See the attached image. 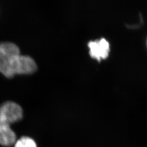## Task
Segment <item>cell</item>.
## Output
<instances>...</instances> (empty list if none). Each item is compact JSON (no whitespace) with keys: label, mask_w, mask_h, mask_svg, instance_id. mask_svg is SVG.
I'll return each mask as SVG.
<instances>
[{"label":"cell","mask_w":147,"mask_h":147,"mask_svg":"<svg viewBox=\"0 0 147 147\" xmlns=\"http://www.w3.org/2000/svg\"><path fill=\"white\" fill-rule=\"evenodd\" d=\"M89 54L92 58L100 61L108 57L110 52V45L105 38L89 42Z\"/></svg>","instance_id":"3"},{"label":"cell","mask_w":147,"mask_h":147,"mask_svg":"<svg viewBox=\"0 0 147 147\" xmlns=\"http://www.w3.org/2000/svg\"><path fill=\"white\" fill-rule=\"evenodd\" d=\"M16 135L11 124L0 116V145L9 147L16 143Z\"/></svg>","instance_id":"4"},{"label":"cell","mask_w":147,"mask_h":147,"mask_svg":"<svg viewBox=\"0 0 147 147\" xmlns=\"http://www.w3.org/2000/svg\"><path fill=\"white\" fill-rule=\"evenodd\" d=\"M14 147H37L36 142L30 137L24 136L16 141Z\"/></svg>","instance_id":"5"},{"label":"cell","mask_w":147,"mask_h":147,"mask_svg":"<svg viewBox=\"0 0 147 147\" xmlns=\"http://www.w3.org/2000/svg\"><path fill=\"white\" fill-rule=\"evenodd\" d=\"M37 69V64L30 56L22 55L13 42H0V73L11 78L16 74H31Z\"/></svg>","instance_id":"1"},{"label":"cell","mask_w":147,"mask_h":147,"mask_svg":"<svg viewBox=\"0 0 147 147\" xmlns=\"http://www.w3.org/2000/svg\"><path fill=\"white\" fill-rule=\"evenodd\" d=\"M0 116L10 124L20 121L23 117L21 106L13 101H7L0 106Z\"/></svg>","instance_id":"2"}]
</instances>
